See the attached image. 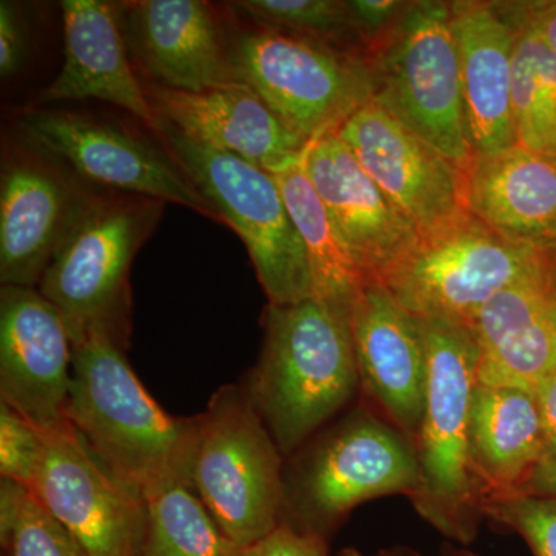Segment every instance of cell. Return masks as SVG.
<instances>
[{
  "mask_svg": "<svg viewBox=\"0 0 556 556\" xmlns=\"http://www.w3.org/2000/svg\"><path fill=\"white\" fill-rule=\"evenodd\" d=\"M276 179L289 215L305 243L313 274V298L350 311L351 302L368 280L340 239L327 208L303 169V163L277 175Z\"/></svg>",
  "mask_w": 556,
  "mask_h": 556,
  "instance_id": "d4e9b609",
  "label": "cell"
},
{
  "mask_svg": "<svg viewBox=\"0 0 556 556\" xmlns=\"http://www.w3.org/2000/svg\"><path fill=\"white\" fill-rule=\"evenodd\" d=\"M514 25L511 113L517 146L556 152V54L527 16L525 2H503Z\"/></svg>",
  "mask_w": 556,
  "mask_h": 556,
  "instance_id": "484cf974",
  "label": "cell"
},
{
  "mask_svg": "<svg viewBox=\"0 0 556 556\" xmlns=\"http://www.w3.org/2000/svg\"><path fill=\"white\" fill-rule=\"evenodd\" d=\"M408 2L396 0H351L348 2L351 16L356 24L368 51L401 20Z\"/></svg>",
  "mask_w": 556,
  "mask_h": 556,
  "instance_id": "836d02e7",
  "label": "cell"
},
{
  "mask_svg": "<svg viewBox=\"0 0 556 556\" xmlns=\"http://www.w3.org/2000/svg\"><path fill=\"white\" fill-rule=\"evenodd\" d=\"M61 10L64 65L40 101L110 102L156 134L159 116L127 56L121 9L104 0H64Z\"/></svg>",
  "mask_w": 556,
  "mask_h": 556,
  "instance_id": "7402d4cb",
  "label": "cell"
},
{
  "mask_svg": "<svg viewBox=\"0 0 556 556\" xmlns=\"http://www.w3.org/2000/svg\"><path fill=\"white\" fill-rule=\"evenodd\" d=\"M146 94L156 115L189 138L232 153L274 177L300 166L311 144L240 80L200 93L149 84Z\"/></svg>",
  "mask_w": 556,
  "mask_h": 556,
  "instance_id": "ac0fdd59",
  "label": "cell"
},
{
  "mask_svg": "<svg viewBox=\"0 0 556 556\" xmlns=\"http://www.w3.org/2000/svg\"><path fill=\"white\" fill-rule=\"evenodd\" d=\"M190 489L240 548L280 525L285 456L241 383L219 387L197 415Z\"/></svg>",
  "mask_w": 556,
  "mask_h": 556,
  "instance_id": "ba28073f",
  "label": "cell"
},
{
  "mask_svg": "<svg viewBox=\"0 0 556 556\" xmlns=\"http://www.w3.org/2000/svg\"><path fill=\"white\" fill-rule=\"evenodd\" d=\"M20 127L25 142L61 161L76 177L223 222L169 152L115 124L65 110H33L21 116Z\"/></svg>",
  "mask_w": 556,
  "mask_h": 556,
  "instance_id": "8fae6325",
  "label": "cell"
},
{
  "mask_svg": "<svg viewBox=\"0 0 556 556\" xmlns=\"http://www.w3.org/2000/svg\"><path fill=\"white\" fill-rule=\"evenodd\" d=\"M46 453L31 492L84 556H138L144 501L119 484L72 424L43 431Z\"/></svg>",
  "mask_w": 556,
  "mask_h": 556,
  "instance_id": "4fadbf2b",
  "label": "cell"
},
{
  "mask_svg": "<svg viewBox=\"0 0 556 556\" xmlns=\"http://www.w3.org/2000/svg\"><path fill=\"white\" fill-rule=\"evenodd\" d=\"M419 321L426 340L428 380L415 441L419 482L409 501L417 515L441 535L467 546L477 540L484 519V493L470 457L477 343L471 329L463 325Z\"/></svg>",
  "mask_w": 556,
  "mask_h": 556,
  "instance_id": "277c9868",
  "label": "cell"
},
{
  "mask_svg": "<svg viewBox=\"0 0 556 556\" xmlns=\"http://www.w3.org/2000/svg\"><path fill=\"white\" fill-rule=\"evenodd\" d=\"M521 492L556 497V455L541 459Z\"/></svg>",
  "mask_w": 556,
  "mask_h": 556,
  "instance_id": "8d00e7d4",
  "label": "cell"
},
{
  "mask_svg": "<svg viewBox=\"0 0 556 556\" xmlns=\"http://www.w3.org/2000/svg\"><path fill=\"white\" fill-rule=\"evenodd\" d=\"M332 556H364L361 552L357 551L356 547H345L342 551L338 552V554Z\"/></svg>",
  "mask_w": 556,
  "mask_h": 556,
  "instance_id": "f35d334b",
  "label": "cell"
},
{
  "mask_svg": "<svg viewBox=\"0 0 556 556\" xmlns=\"http://www.w3.org/2000/svg\"><path fill=\"white\" fill-rule=\"evenodd\" d=\"M43 453V431L5 402H0V478L31 490Z\"/></svg>",
  "mask_w": 556,
  "mask_h": 556,
  "instance_id": "4dcf8cb0",
  "label": "cell"
},
{
  "mask_svg": "<svg viewBox=\"0 0 556 556\" xmlns=\"http://www.w3.org/2000/svg\"><path fill=\"white\" fill-rule=\"evenodd\" d=\"M416 447L371 407L357 405L285 460L280 525L331 541L351 511L376 497H412Z\"/></svg>",
  "mask_w": 556,
  "mask_h": 556,
  "instance_id": "3957f363",
  "label": "cell"
},
{
  "mask_svg": "<svg viewBox=\"0 0 556 556\" xmlns=\"http://www.w3.org/2000/svg\"><path fill=\"white\" fill-rule=\"evenodd\" d=\"M527 16L556 54V2H525Z\"/></svg>",
  "mask_w": 556,
  "mask_h": 556,
  "instance_id": "d590c367",
  "label": "cell"
},
{
  "mask_svg": "<svg viewBox=\"0 0 556 556\" xmlns=\"http://www.w3.org/2000/svg\"><path fill=\"white\" fill-rule=\"evenodd\" d=\"M73 342L38 288L0 291V402L42 431L68 426Z\"/></svg>",
  "mask_w": 556,
  "mask_h": 556,
  "instance_id": "9a60e30c",
  "label": "cell"
},
{
  "mask_svg": "<svg viewBox=\"0 0 556 556\" xmlns=\"http://www.w3.org/2000/svg\"><path fill=\"white\" fill-rule=\"evenodd\" d=\"M240 556H331L329 541L278 525L273 532L241 548Z\"/></svg>",
  "mask_w": 556,
  "mask_h": 556,
  "instance_id": "d6a6232c",
  "label": "cell"
},
{
  "mask_svg": "<svg viewBox=\"0 0 556 556\" xmlns=\"http://www.w3.org/2000/svg\"><path fill=\"white\" fill-rule=\"evenodd\" d=\"M303 169L368 281H379L420 236L362 169L336 131L311 142Z\"/></svg>",
  "mask_w": 556,
  "mask_h": 556,
  "instance_id": "e0dca14e",
  "label": "cell"
},
{
  "mask_svg": "<svg viewBox=\"0 0 556 556\" xmlns=\"http://www.w3.org/2000/svg\"><path fill=\"white\" fill-rule=\"evenodd\" d=\"M192 489L172 485L144 500L138 556H240Z\"/></svg>",
  "mask_w": 556,
  "mask_h": 556,
  "instance_id": "4316f807",
  "label": "cell"
},
{
  "mask_svg": "<svg viewBox=\"0 0 556 556\" xmlns=\"http://www.w3.org/2000/svg\"><path fill=\"white\" fill-rule=\"evenodd\" d=\"M468 212L515 243L556 255V152L519 148L475 156Z\"/></svg>",
  "mask_w": 556,
  "mask_h": 556,
  "instance_id": "603a6c76",
  "label": "cell"
},
{
  "mask_svg": "<svg viewBox=\"0 0 556 556\" xmlns=\"http://www.w3.org/2000/svg\"><path fill=\"white\" fill-rule=\"evenodd\" d=\"M68 167L24 142L3 156L0 177V281L38 288L90 190Z\"/></svg>",
  "mask_w": 556,
  "mask_h": 556,
  "instance_id": "5bb4252c",
  "label": "cell"
},
{
  "mask_svg": "<svg viewBox=\"0 0 556 556\" xmlns=\"http://www.w3.org/2000/svg\"><path fill=\"white\" fill-rule=\"evenodd\" d=\"M28 25L17 3L0 2V75H16L27 60Z\"/></svg>",
  "mask_w": 556,
  "mask_h": 556,
  "instance_id": "1f68e13d",
  "label": "cell"
},
{
  "mask_svg": "<svg viewBox=\"0 0 556 556\" xmlns=\"http://www.w3.org/2000/svg\"><path fill=\"white\" fill-rule=\"evenodd\" d=\"M544 456L546 439L533 393L478 383L470 412V457L484 500L521 492Z\"/></svg>",
  "mask_w": 556,
  "mask_h": 556,
  "instance_id": "cb8c5ba5",
  "label": "cell"
},
{
  "mask_svg": "<svg viewBox=\"0 0 556 556\" xmlns=\"http://www.w3.org/2000/svg\"><path fill=\"white\" fill-rule=\"evenodd\" d=\"M350 327L362 390L415 444L428 380L420 321L383 285L368 281L351 302Z\"/></svg>",
  "mask_w": 556,
  "mask_h": 556,
  "instance_id": "2e32d148",
  "label": "cell"
},
{
  "mask_svg": "<svg viewBox=\"0 0 556 556\" xmlns=\"http://www.w3.org/2000/svg\"><path fill=\"white\" fill-rule=\"evenodd\" d=\"M336 134L420 237L468 214L464 170L372 98Z\"/></svg>",
  "mask_w": 556,
  "mask_h": 556,
  "instance_id": "7c38bea8",
  "label": "cell"
},
{
  "mask_svg": "<svg viewBox=\"0 0 556 556\" xmlns=\"http://www.w3.org/2000/svg\"><path fill=\"white\" fill-rule=\"evenodd\" d=\"M257 27L291 33L350 51L351 42L368 54L348 2L338 0H244L232 3ZM358 54V53H356ZM364 56V54H362Z\"/></svg>",
  "mask_w": 556,
  "mask_h": 556,
  "instance_id": "83f0119b",
  "label": "cell"
},
{
  "mask_svg": "<svg viewBox=\"0 0 556 556\" xmlns=\"http://www.w3.org/2000/svg\"><path fill=\"white\" fill-rule=\"evenodd\" d=\"M159 116L156 137L230 226L249 252L270 305L313 298L305 243L285 203L276 177L232 153L211 148Z\"/></svg>",
  "mask_w": 556,
  "mask_h": 556,
  "instance_id": "52a82bcc",
  "label": "cell"
},
{
  "mask_svg": "<svg viewBox=\"0 0 556 556\" xmlns=\"http://www.w3.org/2000/svg\"><path fill=\"white\" fill-rule=\"evenodd\" d=\"M470 329L478 383L533 393L556 369L555 262L490 300Z\"/></svg>",
  "mask_w": 556,
  "mask_h": 556,
  "instance_id": "ffe728a7",
  "label": "cell"
},
{
  "mask_svg": "<svg viewBox=\"0 0 556 556\" xmlns=\"http://www.w3.org/2000/svg\"><path fill=\"white\" fill-rule=\"evenodd\" d=\"M0 546L3 556H84L30 489L2 478Z\"/></svg>",
  "mask_w": 556,
  "mask_h": 556,
  "instance_id": "f1b7e54d",
  "label": "cell"
},
{
  "mask_svg": "<svg viewBox=\"0 0 556 556\" xmlns=\"http://www.w3.org/2000/svg\"><path fill=\"white\" fill-rule=\"evenodd\" d=\"M546 439V456L556 455V369L533 391Z\"/></svg>",
  "mask_w": 556,
  "mask_h": 556,
  "instance_id": "e575fe53",
  "label": "cell"
},
{
  "mask_svg": "<svg viewBox=\"0 0 556 556\" xmlns=\"http://www.w3.org/2000/svg\"><path fill=\"white\" fill-rule=\"evenodd\" d=\"M475 156L517 144L511 113L515 30L503 2H450Z\"/></svg>",
  "mask_w": 556,
  "mask_h": 556,
  "instance_id": "44dd1931",
  "label": "cell"
},
{
  "mask_svg": "<svg viewBox=\"0 0 556 556\" xmlns=\"http://www.w3.org/2000/svg\"><path fill=\"white\" fill-rule=\"evenodd\" d=\"M68 419L110 475L142 501L192 484L197 416H172L150 396L126 348L91 332L73 342Z\"/></svg>",
  "mask_w": 556,
  "mask_h": 556,
  "instance_id": "6da1fadb",
  "label": "cell"
},
{
  "mask_svg": "<svg viewBox=\"0 0 556 556\" xmlns=\"http://www.w3.org/2000/svg\"><path fill=\"white\" fill-rule=\"evenodd\" d=\"M119 7L124 36L152 84L200 93L239 80L206 2L139 0Z\"/></svg>",
  "mask_w": 556,
  "mask_h": 556,
  "instance_id": "d6986e66",
  "label": "cell"
},
{
  "mask_svg": "<svg viewBox=\"0 0 556 556\" xmlns=\"http://www.w3.org/2000/svg\"><path fill=\"white\" fill-rule=\"evenodd\" d=\"M367 58L372 100L466 172L475 153L450 2H409Z\"/></svg>",
  "mask_w": 556,
  "mask_h": 556,
  "instance_id": "8992f818",
  "label": "cell"
},
{
  "mask_svg": "<svg viewBox=\"0 0 556 556\" xmlns=\"http://www.w3.org/2000/svg\"><path fill=\"white\" fill-rule=\"evenodd\" d=\"M375 556H424L419 552L413 551V548L396 546L390 548H383L378 552ZM437 556H478L471 554V552L464 551V548H457L453 546H445Z\"/></svg>",
  "mask_w": 556,
  "mask_h": 556,
  "instance_id": "74e56055",
  "label": "cell"
},
{
  "mask_svg": "<svg viewBox=\"0 0 556 556\" xmlns=\"http://www.w3.org/2000/svg\"><path fill=\"white\" fill-rule=\"evenodd\" d=\"M555 258L506 239L468 212L447 228L420 237L379 283L419 320L470 328L490 300L546 273Z\"/></svg>",
  "mask_w": 556,
  "mask_h": 556,
  "instance_id": "9c48e42d",
  "label": "cell"
},
{
  "mask_svg": "<svg viewBox=\"0 0 556 556\" xmlns=\"http://www.w3.org/2000/svg\"><path fill=\"white\" fill-rule=\"evenodd\" d=\"M164 201L90 190L38 287L61 311L72 342L101 332L129 346L130 266Z\"/></svg>",
  "mask_w": 556,
  "mask_h": 556,
  "instance_id": "5b68a950",
  "label": "cell"
},
{
  "mask_svg": "<svg viewBox=\"0 0 556 556\" xmlns=\"http://www.w3.org/2000/svg\"><path fill=\"white\" fill-rule=\"evenodd\" d=\"M229 49L237 79L308 142L338 130L375 91L367 56L318 40L257 27Z\"/></svg>",
  "mask_w": 556,
  "mask_h": 556,
  "instance_id": "30bf717a",
  "label": "cell"
},
{
  "mask_svg": "<svg viewBox=\"0 0 556 556\" xmlns=\"http://www.w3.org/2000/svg\"><path fill=\"white\" fill-rule=\"evenodd\" d=\"M263 329L262 353L241 386L287 459L361 390L350 311L318 298L268 303Z\"/></svg>",
  "mask_w": 556,
  "mask_h": 556,
  "instance_id": "7a4b0ae2",
  "label": "cell"
},
{
  "mask_svg": "<svg viewBox=\"0 0 556 556\" xmlns=\"http://www.w3.org/2000/svg\"><path fill=\"white\" fill-rule=\"evenodd\" d=\"M482 511L525 538L535 556H556V497L525 492L490 496Z\"/></svg>",
  "mask_w": 556,
  "mask_h": 556,
  "instance_id": "f546056e",
  "label": "cell"
}]
</instances>
